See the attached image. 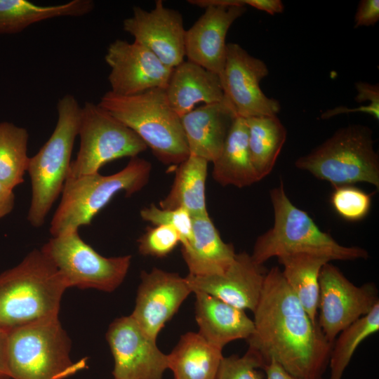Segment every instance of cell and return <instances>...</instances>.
<instances>
[{"instance_id": "obj_1", "label": "cell", "mask_w": 379, "mask_h": 379, "mask_svg": "<svg viewBox=\"0 0 379 379\" xmlns=\"http://www.w3.org/2000/svg\"><path fill=\"white\" fill-rule=\"evenodd\" d=\"M253 314L248 348L265 364L273 360L297 378L321 379L333 344L311 321L278 267L266 273Z\"/></svg>"}, {"instance_id": "obj_2", "label": "cell", "mask_w": 379, "mask_h": 379, "mask_svg": "<svg viewBox=\"0 0 379 379\" xmlns=\"http://www.w3.org/2000/svg\"><path fill=\"white\" fill-rule=\"evenodd\" d=\"M68 288L41 250L29 252L0 274V328L6 333L41 320L58 317Z\"/></svg>"}, {"instance_id": "obj_3", "label": "cell", "mask_w": 379, "mask_h": 379, "mask_svg": "<svg viewBox=\"0 0 379 379\" xmlns=\"http://www.w3.org/2000/svg\"><path fill=\"white\" fill-rule=\"evenodd\" d=\"M270 197L274 224L255 241L251 256L256 264L262 265L272 257L293 253L314 254L331 260L368 258L365 249L343 246L321 231L305 211L291 201L281 180L278 187L270 190Z\"/></svg>"}, {"instance_id": "obj_4", "label": "cell", "mask_w": 379, "mask_h": 379, "mask_svg": "<svg viewBox=\"0 0 379 379\" xmlns=\"http://www.w3.org/2000/svg\"><path fill=\"white\" fill-rule=\"evenodd\" d=\"M98 105L123 123L165 164H180L190 156L180 117L170 106L164 88L124 96L110 91Z\"/></svg>"}, {"instance_id": "obj_5", "label": "cell", "mask_w": 379, "mask_h": 379, "mask_svg": "<svg viewBox=\"0 0 379 379\" xmlns=\"http://www.w3.org/2000/svg\"><path fill=\"white\" fill-rule=\"evenodd\" d=\"M81 107L71 94L57 104L58 120L51 135L39 152L29 158L27 168L32 197L27 220L40 227L61 194L71 164L75 138L78 136Z\"/></svg>"}, {"instance_id": "obj_6", "label": "cell", "mask_w": 379, "mask_h": 379, "mask_svg": "<svg viewBox=\"0 0 379 379\" xmlns=\"http://www.w3.org/2000/svg\"><path fill=\"white\" fill-rule=\"evenodd\" d=\"M151 169L148 161L135 157L112 175L96 173L67 178L60 202L51 221V234L55 237L67 230L90 225L117 194L124 191L129 197L142 189L149 180Z\"/></svg>"}, {"instance_id": "obj_7", "label": "cell", "mask_w": 379, "mask_h": 379, "mask_svg": "<svg viewBox=\"0 0 379 379\" xmlns=\"http://www.w3.org/2000/svg\"><path fill=\"white\" fill-rule=\"evenodd\" d=\"M71 342L59 317L49 318L8 333L7 361L11 379H65L86 368L74 362Z\"/></svg>"}, {"instance_id": "obj_8", "label": "cell", "mask_w": 379, "mask_h": 379, "mask_svg": "<svg viewBox=\"0 0 379 379\" xmlns=\"http://www.w3.org/2000/svg\"><path fill=\"white\" fill-rule=\"evenodd\" d=\"M296 168L333 187L367 182L379 188V157L372 131L350 125L338 129L309 154L299 157Z\"/></svg>"}, {"instance_id": "obj_9", "label": "cell", "mask_w": 379, "mask_h": 379, "mask_svg": "<svg viewBox=\"0 0 379 379\" xmlns=\"http://www.w3.org/2000/svg\"><path fill=\"white\" fill-rule=\"evenodd\" d=\"M78 136L79 151L67 178L99 173L106 164L135 157L147 148L135 132L98 104L90 102L81 107Z\"/></svg>"}, {"instance_id": "obj_10", "label": "cell", "mask_w": 379, "mask_h": 379, "mask_svg": "<svg viewBox=\"0 0 379 379\" xmlns=\"http://www.w3.org/2000/svg\"><path fill=\"white\" fill-rule=\"evenodd\" d=\"M78 230H67L52 237L41 247V251L58 270L68 288L112 292L124 280L131 255L104 257L80 237Z\"/></svg>"}, {"instance_id": "obj_11", "label": "cell", "mask_w": 379, "mask_h": 379, "mask_svg": "<svg viewBox=\"0 0 379 379\" xmlns=\"http://www.w3.org/2000/svg\"><path fill=\"white\" fill-rule=\"evenodd\" d=\"M319 287L317 324L326 340L333 345L338 334L379 302L373 284L357 286L330 262L320 271Z\"/></svg>"}, {"instance_id": "obj_12", "label": "cell", "mask_w": 379, "mask_h": 379, "mask_svg": "<svg viewBox=\"0 0 379 379\" xmlns=\"http://www.w3.org/2000/svg\"><path fill=\"white\" fill-rule=\"evenodd\" d=\"M268 73L262 60L251 55L238 44H227L225 66L220 78L224 98L237 117L274 116L279 112V101L266 96L260 86Z\"/></svg>"}, {"instance_id": "obj_13", "label": "cell", "mask_w": 379, "mask_h": 379, "mask_svg": "<svg viewBox=\"0 0 379 379\" xmlns=\"http://www.w3.org/2000/svg\"><path fill=\"white\" fill-rule=\"evenodd\" d=\"M189 4L205 9L185 35L188 60L216 73L222 72L227 33L232 23L246 11L242 0H190Z\"/></svg>"}, {"instance_id": "obj_14", "label": "cell", "mask_w": 379, "mask_h": 379, "mask_svg": "<svg viewBox=\"0 0 379 379\" xmlns=\"http://www.w3.org/2000/svg\"><path fill=\"white\" fill-rule=\"evenodd\" d=\"M106 339L114 358V379H161L168 369V354L131 315L114 319Z\"/></svg>"}, {"instance_id": "obj_15", "label": "cell", "mask_w": 379, "mask_h": 379, "mask_svg": "<svg viewBox=\"0 0 379 379\" xmlns=\"http://www.w3.org/2000/svg\"><path fill=\"white\" fill-rule=\"evenodd\" d=\"M105 60L110 67V91L119 95H134L153 88L165 89L173 71L135 41L117 39L112 42Z\"/></svg>"}, {"instance_id": "obj_16", "label": "cell", "mask_w": 379, "mask_h": 379, "mask_svg": "<svg viewBox=\"0 0 379 379\" xmlns=\"http://www.w3.org/2000/svg\"><path fill=\"white\" fill-rule=\"evenodd\" d=\"M123 28L166 66L173 69L184 61L186 30L182 15L165 7L161 0H157L150 11L133 7V15L124 20Z\"/></svg>"}, {"instance_id": "obj_17", "label": "cell", "mask_w": 379, "mask_h": 379, "mask_svg": "<svg viewBox=\"0 0 379 379\" xmlns=\"http://www.w3.org/2000/svg\"><path fill=\"white\" fill-rule=\"evenodd\" d=\"M140 279L131 316L157 339L192 291L185 277L156 267L150 272L142 271Z\"/></svg>"}, {"instance_id": "obj_18", "label": "cell", "mask_w": 379, "mask_h": 379, "mask_svg": "<svg viewBox=\"0 0 379 379\" xmlns=\"http://www.w3.org/2000/svg\"><path fill=\"white\" fill-rule=\"evenodd\" d=\"M266 272L246 252L237 253L221 274L185 277L192 293L199 291L215 297L238 309L253 312L262 292Z\"/></svg>"}, {"instance_id": "obj_19", "label": "cell", "mask_w": 379, "mask_h": 379, "mask_svg": "<svg viewBox=\"0 0 379 379\" xmlns=\"http://www.w3.org/2000/svg\"><path fill=\"white\" fill-rule=\"evenodd\" d=\"M236 117L225 98L219 102L204 104L181 117L190 155L213 163L222 152Z\"/></svg>"}, {"instance_id": "obj_20", "label": "cell", "mask_w": 379, "mask_h": 379, "mask_svg": "<svg viewBox=\"0 0 379 379\" xmlns=\"http://www.w3.org/2000/svg\"><path fill=\"white\" fill-rule=\"evenodd\" d=\"M194 293L198 333L208 343L222 350L227 343L238 339L247 340L252 335L254 323L244 310L207 293Z\"/></svg>"}, {"instance_id": "obj_21", "label": "cell", "mask_w": 379, "mask_h": 379, "mask_svg": "<svg viewBox=\"0 0 379 379\" xmlns=\"http://www.w3.org/2000/svg\"><path fill=\"white\" fill-rule=\"evenodd\" d=\"M165 93L180 117L199 102L211 104L224 99L220 75L189 60L173 69Z\"/></svg>"}, {"instance_id": "obj_22", "label": "cell", "mask_w": 379, "mask_h": 379, "mask_svg": "<svg viewBox=\"0 0 379 379\" xmlns=\"http://www.w3.org/2000/svg\"><path fill=\"white\" fill-rule=\"evenodd\" d=\"M181 251L189 274L193 276L221 274L237 254L232 244L222 241L208 215L192 217V238Z\"/></svg>"}, {"instance_id": "obj_23", "label": "cell", "mask_w": 379, "mask_h": 379, "mask_svg": "<svg viewBox=\"0 0 379 379\" xmlns=\"http://www.w3.org/2000/svg\"><path fill=\"white\" fill-rule=\"evenodd\" d=\"M213 164V177L222 186L241 188L258 181L250 157L245 119H234L222 152Z\"/></svg>"}, {"instance_id": "obj_24", "label": "cell", "mask_w": 379, "mask_h": 379, "mask_svg": "<svg viewBox=\"0 0 379 379\" xmlns=\"http://www.w3.org/2000/svg\"><path fill=\"white\" fill-rule=\"evenodd\" d=\"M94 6L92 0H72L51 6L27 0H0V34L19 33L34 23L52 18L84 16Z\"/></svg>"}, {"instance_id": "obj_25", "label": "cell", "mask_w": 379, "mask_h": 379, "mask_svg": "<svg viewBox=\"0 0 379 379\" xmlns=\"http://www.w3.org/2000/svg\"><path fill=\"white\" fill-rule=\"evenodd\" d=\"M222 350L198 333L188 332L168 354V369L174 379H215L223 357Z\"/></svg>"}, {"instance_id": "obj_26", "label": "cell", "mask_w": 379, "mask_h": 379, "mask_svg": "<svg viewBox=\"0 0 379 379\" xmlns=\"http://www.w3.org/2000/svg\"><path fill=\"white\" fill-rule=\"evenodd\" d=\"M208 161L190 155L179 164L170 192L160 201L163 209L183 208L192 217L208 215L206 204Z\"/></svg>"}, {"instance_id": "obj_27", "label": "cell", "mask_w": 379, "mask_h": 379, "mask_svg": "<svg viewBox=\"0 0 379 379\" xmlns=\"http://www.w3.org/2000/svg\"><path fill=\"white\" fill-rule=\"evenodd\" d=\"M284 267L282 274L311 321L317 324L319 277L322 267L331 260L326 257L293 253L278 257Z\"/></svg>"}, {"instance_id": "obj_28", "label": "cell", "mask_w": 379, "mask_h": 379, "mask_svg": "<svg viewBox=\"0 0 379 379\" xmlns=\"http://www.w3.org/2000/svg\"><path fill=\"white\" fill-rule=\"evenodd\" d=\"M245 119L250 157L260 181L272 171L286 140L287 132L277 115Z\"/></svg>"}, {"instance_id": "obj_29", "label": "cell", "mask_w": 379, "mask_h": 379, "mask_svg": "<svg viewBox=\"0 0 379 379\" xmlns=\"http://www.w3.org/2000/svg\"><path fill=\"white\" fill-rule=\"evenodd\" d=\"M28 139L26 128L0 121V182L13 190L24 182L27 171Z\"/></svg>"}, {"instance_id": "obj_30", "label": "cell", "mask_w": 379, "mask_h": 379, "mask_svg": "<svg viewBox=\"0 0 379 379\" xmlns=\"http://www.w3.org/2000/svg\"><path fill=\"white\" fill-rule=\"evenodd\" d=\"M379 330V302L340 332L330 354L331 379H341L358 345Z\"/></svg>"}, {"instance_id": "obj_31", "label": "cell", "mask_w": 379, "mask_h": 379, "mask_svg": "<svg viewBox=\"0 0 379 379\" xmlns=\"http://www.w3.org/2000/svg\"><path fill=\"white\" fill-rule=\"evenodd\" d=\"M331 203L335 212L348 221H359L368 213L371 195L352 185L334 187Z\"/></svg>"}, {"instance_id": "obj_32", "label": "cell", "mask_w": 379, "mask_h": 379, "mask_svg": "<svg viewBox=\"0 0 379 379\" xmlns=\"http://www.w3.org/2000/svg\"><path fill=\"white\" fill-rule=\"evenodd\" d=\"M142 220L154 225H168L173 227L180 234L182 246L187 244L192 235V217L183 208L163 209L151 204L140 210Z\"/></svg>"}, {"instance_id": "obj_33", "label": "cell", "mask_w": 379, "mask_h": 379, "mask_svg": "<svg viewBox=\"0 0 379 379\" xmlns=\"http://www.w3.org/2000/svg\"><path fill=\"white\" fill-rule=\"evenodd\" d=\"M265 363L255 351L248 348L242 356L232 355L222 357L215 379H262L259 368Z\"/></svg>"}, {"instance_id": "obj_34", "label": "cell", "mask_w": 379, "mask_h": 379, "mask_svg": "<svg viewBox=\"0 0 379 379\" xmlns=\"http://www.w3.org/2000/svg\"><path fill=\"white\" fill-rule=\"evenodd\" d=\"M138 251L142 255L164 258L171 253L180 243L178 232L168 225L147 227L138 239Z\"/></svg>"}, {"instance_id": "obj_35", "label": "cell", "mask_w": 379, "mask_h": 379, "mask_svg": "<svg viewBox=\"0 0 379 379\" xmlns=\"http://www.w3.org/2000/svg\"><path fill=\"white\" fill-rule=\"evenodd\" d=\"M379 20V0H361L354 15V27H368Z\"/></svg>"}, {"instance_id": "obj_36", "label": "cell", "mask_w": 379, "mask_h": 379, "mask_svg": "<svg viewBox=\"0 0 379 379\" xmlns=\"http://www.w3.org/2000/svg\"><path fill=\"white\" fill-rule=\"evenodd\" d=\"M349 112H363L371 115L373 118L377 120H379V105H375L369 103L367 105H361L355 108H347L346 107H338L332 109H328L324 112L321 118L323 119H329L334 116L347 114Z\"/></svg>"}, {"instance_id": "obj_37", "label": "cell", "mask_w": 379, "mask_h": 379, "mask_svg": "<svg viewBox=\"0 0 379 379\" xmlns=\"http://www.w3.org/2000/svg\"><path fill=\"white\" fill-rule=\"evenodd\" d=\"M355 87L357 94L354 100L358 102L370 101V103L379 105L378 84H371L367 82H357Z\"/></svg>"}, {"instance_id": "obj_38", "label": "cell", "mask_w": 379, "mask_h": 379, "mask_svg": "<svg viewBox=\"0 0 379 379\" xmlns=\"http://www.w3.org/2000/svg\"><path fill=\"white\" fill-rule=\"evenodd\" d=\"M245 6L248 5L270 15L281 13L284 6L280 0H242Z\"/></svg>"}, {"instance_id": "obj_39", "label": "cell", "mask_w": 379, "mask_h": 379, "mask_svg": "<svg viewBox=\"0 0 379 379\" xmlns=\"http://www.w3.org/2000/svg\"><path fill=\"white\" fill-rule=\"evenodd\" d=\"M15 202L13 190L0 182V220L13 211Z\"/></svg>"}, {"instance_id": "obj_40", "label": "cell", "mask_w": 379, "mask_h": 379, "mask_svg": "<svg viewBox=\"0 0 379 379\" xmlns=\"http://www.w3.org/2000/svg\"><path fill=\"white\" fill-rule=\"evenodd\" d=\"M8 338V333L0 328V379H11L7 361Z\"/></svg>"}, {"instance_id": "obj_41", "label": "cell", "mask_w": 379, "mask_h": 379, "mask_svg": "<svg viewBox=\"0 0 379 379\" xmlns=\"http://www.w3.org/2000/svg\"><path fill=\"white\" fill-rule=\"evenodd\" d=\"M263 369L265 371L267 379H299L288 373L273 360L269 361Z\"/></svg>"}]
</instances>
